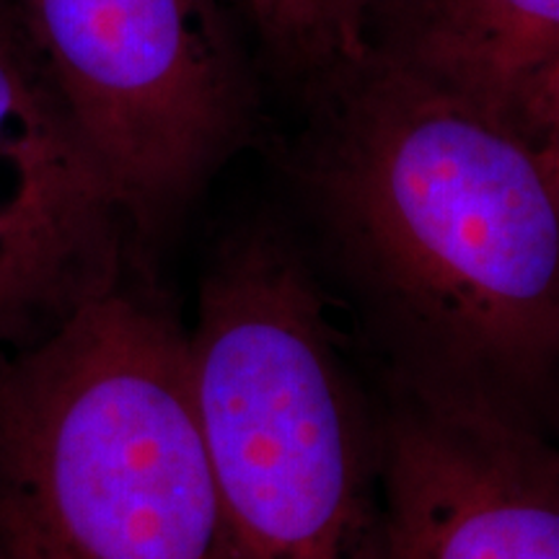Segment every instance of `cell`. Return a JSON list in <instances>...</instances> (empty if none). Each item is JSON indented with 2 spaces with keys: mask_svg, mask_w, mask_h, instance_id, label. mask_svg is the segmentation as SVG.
I'll return each instance as SVG.
<instances>
[{
  "mask_svg": "<svg viewBox=\"0 0 559 559\" xmlns=\"http://www.w3.org/2000/svg\"><path fill=\"white\" fill-rule=\"evenodd\" d=\"M304 96L293 174L391 362L544 425L559 381V158L376 47Z\"/></svg>",
  "mask_w": 559,
  "mask_h": 559,
  "instance_id": "obj_1",
  "label": "cell"
},
{
  "mask_svg": "<svg viewBox=\"0 0 559 559\" xmlns=\"http://www.w3.org/2000/svg\"><path fill=\"white\" fill-rule=\"evenodd\" d=\"M190 345L228 559H389L379 391L309 247L270 218L223 236Z\"/></svg>",
  "mask_w": 559,
  "mask_h": 559,
  "instance_id": "obj_2",
  "label": "cell"
},
{
  "mask_svg": "<svg viewBox=\"0 0 559 559\" xmlns=\"http://www.w3.org/2000/svg\"><path fill=\"white\" fill-rule=\"evenodd\" d=\"M0 508L68 559H228L190 326L128 277L0 358Z\"/></svg>",
  "mask_w": 559,
  "mask_h": 559,
  "instance_id": "obj_3",
  "label": "cell"
},
{
  "mask_svg": "<svg viewBox=\"0 0 559 559\" xmlns=\"http://www.w3.org/2000/svg\"><path fill=\"white\" fill-rule=\"evenodd\" d=\"M234 0H21L41 70L128 210L158 243L254 130Z\"/></svg>",
  "mask_w": 559,
  "mask_h": 559,
  "instance_id": "obj_4",
  "label": "cell"
},
{
  "mask_svg": "<svg viewBox=\"0 0 559 559\" xmlns=\"http://www.w3.org/2000/svg\"><path fill=\"white\" fill-rule=\"evenodd\" d=\"M379 400L389 559H559V443L539 419L396 362Z\"/></svg>",
  "mask_w": 559,
  "mask_h": 559,
  "instance_id": "obj_5",
  "label": "cell"
},
{
  "mask_svg": "<svg viewBox=\"0 0 559 559\" xmlns=\"http://www.w3.org/2000/svg\"><path fill=\"white\" fill-rule=\"evenodd\" d=\"M143 254L26 32H0V358L122 283Z\"/></svg>",
  "mask_w": 559,
  "mask_h": 559,
  "instance_id": "obj_6",
  "label": "cell"
},
{
  "mask_svg": "<svg viewBox=\"0 0 559 559\" xmlns=\"http://www.w3.org/2000/svg\"><path fill=\"white\" fill-rule=\"evenodd\" d=\"M370 47L559 148V0H379Z\"/></svg>",
  "mask_w": 559,
  "mask_h": 559,
  "instance_id": "obj_7",
  "label": "cell"
},
{
  "mask_svg": "<svg viewBox=\"0 0 559 559\" xmlns=\"http://www.w3.org/2000/svg\"><path fill=\"white\" fill-rule=\"evenodd\" d=\"M379 0H249V19L283 73L311 88L370 50Z\"/></svg>",
  "mask_w": 559,
  "mask_h": 559,
  "instance_id": "obj_8",
  "label": "cell"
},
{
  "mask_svg": "<svg viewBox=\"0 0 559 559\" xmlns=\"http://www.w3.org/2000/svg\"><path fill=\"white\" fill-rule=\"evenodd\" d=\"M0 559H68L37 528L0 508Z\"/></svg>",
  "mask_w": 559,
  "mask_h": 559,
  "instance_id": "obj_9",
  "label": "cell"
},
{
  "mask_svg": "<svg viewBox=\"0 0 559 559\" xmlns=\"http://www.w3.org/2000/svg\"><path fill=\"white\" fill-rule=\"evenodd\" d=\"M0 32H24L21 0H0Z\"/></svg>",
  "mask_w": 559,
  "mask_h": 559,
  "instance_id": "obj_10",
  "label": "cell"
},
{
  "mask_svg": "<svg viewBox=\"0 0 559 559\" xmlns=\"http://www.w3.org/2000/svg\"><path fill=\"white\" fill-rule=\"evenodd\" d=\"M547 423H551V430H555V440L559 443V381H557L555 394H551L547 417H544V428H547Z\"/></svg>",
  "mask_w": 559,
  "mask_h": 559,
  "instance_id": "obj_11",
  "label": "cell"
},
{
  "mask_svg": "<svg viewBox=\"0 0 559 559\" xmlns=\"http://www.w3.org/2000/svg\"><path fill=\"white\" fill-rule=\"evenodd\" d=\"M234 3H236V5H241V9H243V11H247V9H249V0H234Z\"/></svg>",
  "mask_w": 559,
  "mask_h": 559,
  "instance_id": "obj_12",
  "label": "cell"
},
{
  "mask_svg": "<svg viewBox=\"0 0 559 559\" xmlns=\"http://www.w3.org/2000/svg\"><path fill=\"white\" fill-rule=\"evenodd\" d=\"M557 158H559V148H557Z\"/></svg>",
  "mask_w": 559,
  "mask_h": 559,
  "instance_id": "obj_13",
  "label": "cell"
}]
</instances>
